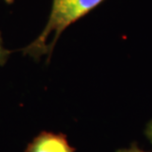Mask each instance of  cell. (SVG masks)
I'll return each instance as SVG.
<instances>
[{
	"mask_svg": "<svg viewBox=\"0 0 152 152\" xmlns=\"http://www.w3.org/2000/svg\"><path fill=\"white\" fill-rule=\"evenodd\" d=\"M11 53L12 51L6 50V48L3 47L1 34H0V65H3L6 61H7L9 54H10Z\"/></svg>",
	"mask_w": 152,
	"mask_h": 152,
	"instance_id": "3957f363",
	"label": "cell"
},
{
	"mask_svg": "<svg viewBox=\"0 0 152 152\" xmlns=\"http://www.w3.org/2000/svg\"><path fill=\"white\" fill-rule=\"evenodd\" d=\"M145 134H146L147 138L149 139L150 143L152 144V120L147 124L146 129H145Z\"/></svg>",
	"mask_w": 152,
	"mask_h": 152,
	"instance_id": "5b68a950",
	"label": "cell"
},
{
	"mask_svg": "<svg viewBox=\"0 0 152 152\" xmlns=\"http://www.w3.org/2000/svg\"><path fill=\"white\" fill-rule=\"evenodd\" d=\"M24 152H75L63 133L42 132L27 145Z\"/></svg>",
	"mask_w": 152,
	"mask_h": 152,
	"instance_id": "7a4b0ae2",
	"label": "cell"
},
{
	"mask_svg": "<svg viewBox=\"0 0 152 152\" xmlns=\"http://www.w3.org/2000/svg\"><path fill=\"white\" fill-rule=\"evenodd\" d=\"M4 1L7 3V4H12L14 2V0H4Z\"/></svg>",
	"mask_w": 152,
	"mask_h": 152,
	"instance_id": "8992f818",
	"label": "cell"
},
{
	"mask_svg": "<svg viewBox=\"0 0 152 152\" xmlns=\"http://www.w3.org/2000/svg\"><path fill=\"white\" fill-rule=\"evenodd\" d=\"M117 152H144V151H142L136 144H132L129 148H126V149H120Z\"/></svg>",
	"mask_w": 152,
	"mask_h": 152,
	"instance_id": "277c9868",
	"label": "cell"
},
{
	"mask_svg": "<svg viewBox=\"0 0 152 152\" xmlns=\"http://www.w3.org/2000/svg\"><path fill=\"white\" fill-rule=\"evenodd\" d=\"M104 0H53L51 11L42 34L28 47L23 48L24 54L38 59L42 56H51L53 50L61 33L97 8Z\"/></svg>",
	"mask_w": 152,
	"mask_h": 152,
	"instance_id": "6da1fadb",
	"label": "cell"
}]
</instances>
